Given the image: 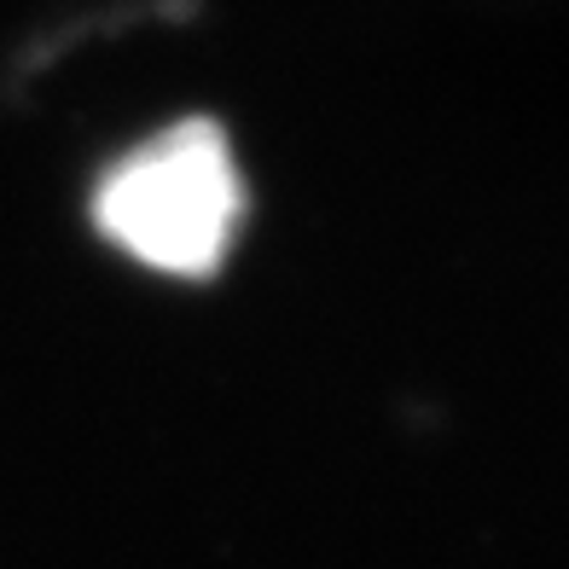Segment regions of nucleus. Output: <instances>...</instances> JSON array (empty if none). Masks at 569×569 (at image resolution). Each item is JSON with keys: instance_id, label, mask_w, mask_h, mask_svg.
Wrapping results in <instances>:
<instances>
[{"instance_id": "1", "label": "nucleus", "mask_w": 569, "mask_h": 569, "mask_svg": "<svg viewBox=\"0 0 569 569\" xmlns=\"http://www.w3.org/2000/svg\"><path fill=\"white\" fill-rule=\"evenodd\" d=\"M244 216L232 146L216 122H174L146 140L93 198L99 232L158 273H216Z\"/></svg>"}]
</instances>
